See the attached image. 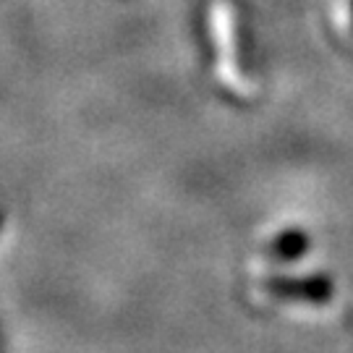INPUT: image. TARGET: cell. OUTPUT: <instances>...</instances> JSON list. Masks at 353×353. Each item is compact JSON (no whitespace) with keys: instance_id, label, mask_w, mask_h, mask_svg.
<instances>
[{"instance_id":"obj_1","label":"cell","mask_w":353,"mask_h":353,"mask_svg":"<svg viewBox=\"0 0 353 353\" xmlns=\"http://www.w3.org/2000/svg\"><path fill=\"white\" fill-rule=\"evenodd\" d=\"M207 29L214 45V79L236 97H254L256 84L239 63V16L230 0H212L207 8Z\"/></svg>"},{"instance_id":"obj_2","label":"cell","mask_w":353,"mask_h":353,"mask_svg":"<svg viewBox=\"0 0 353 353\" xmlns=\"http://www.w3.org/2000/svg\"><path fill=\"white\" fill-rule=\"evenodd\" d=\"M332 21L341 32H348L353 26V0H335L332 3Z\"/></svg>"}]
</instances>
